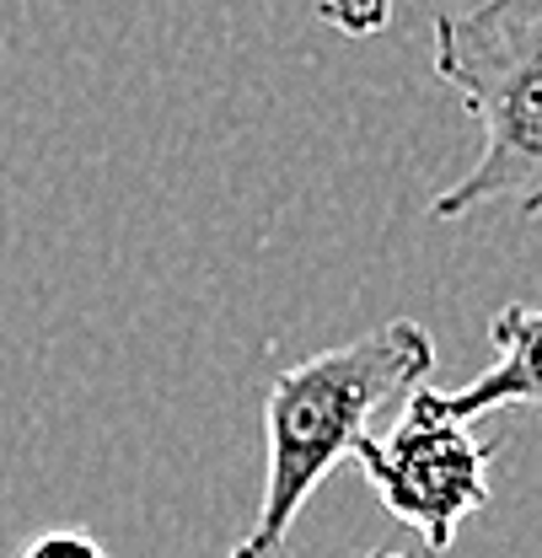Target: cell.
I'll return each instance as SVG.
<instances>
[{
	"instance_id": "3957f363",
	"label": "cell",
	"mask_w": 542,
	"mask_h": 558,
	"mask_svg": "<svg viewBox=\"0 0 542 558\" xmlns=\"http://www.w3.org/2000/svg\"><path fill=\"white\" fill-rule=\"evenodd\" d=\"M349 462L365 473L393 521L424 537L430 554H451L462 521L489 510V462L494 446L478 440L473 424L441 403V387H413L398 424L376 440L360 435Z\"/></svg>"
},
{
	"instance_id": "7a4b0ae2",
	"label": "cell",
	"mask_w": 542,
	"mask_h": 558,
	"mask_svg": "<svg viewBox=\"0 0 542 558\" xmlns=\"http://www.w3.org/2000/svg\"><path fill=\"white\" fill-rule=\"evenodd\" d=\"M435 75L473 113L483 150L435 194V220L505 205L542 215V0H483L435 16Z\"/></svg>"
},
{
	"instance_id": "8992f818",
	"label": "cell",
	"mask_w": 542,
	"mask_h": 558,
	"mask_svg": "<svg viewBox=\"0 0 542 558\" xmlns=\"http://www.w3.org/2000/svg\"><path fill=\"white\" fill-rule=\"evenodd\" d=\"M16 558H108V554H103V543H92L86 532H44V537H33Z\"/></svg>"
},
{
	"instance_id": "277c9868",
	"label": "cell",
	"mask_w": 542,
	"mask_h": 558,
	"mask_svg": "<svg viewBox=\"0 0 542 558\" xmlns=\"http://www.w3.org/2000/svg\"><path fill=\"white\" fill-rule=\"evenodd\" d=\"M494 365L478 371L468 387L441 392V403L457 418H483L494 409H538L542 403V306L510 301L489 323Z\"/></svg>"
},
{
	"instance_id": "6da1fadb",
	"label": "cell",
	"mask_w": 542,
	"mask_h": 558,
	"mask_svg": "<svg viewBox=\"0 0 542 558\" xmlns=\"http://www.w3.org/2000/svg\"><path fill=\"white\" fill-rule=\"evenodd\" d=\"M435 371V339L424 323L393 317L349 344L317 349L279 371L264 392V499L248 537L226 558L285 554V537L354 440L371 435V418L398 392L424 387Z\"/></svg>"
},
{
	"instance_id": "5b68a950",
	"label": "cell",
	"mask_w": 542,
	"mask_h": 558,
	"mask_svg": "<svg viewBox=\"0 0 542 558\" xmlns=\"http://www.w3.org/2000/svg\"><path fill=\"white\" fill-rule=\"evenodd\" d=\"M317 16L344 38H376L393 22V0H317Z\"/></svg>"
},
{
	"instance_id": "52a82bcc",
	"label": "cell",
	"mask_w": 542,
	"mask_h": 558,
	"mask_svg": "<svg viewBox=\"0 0 542 558\" xmlns=\"http://www.w3.org/2000/svg\"><path fill=\"white\" fill-rule=\"evenodd\" d=\"M258 558H285V554H258ZM365 558H404V554H393V548H382V554H365Z\"/></svg>"
}]
</instances>
